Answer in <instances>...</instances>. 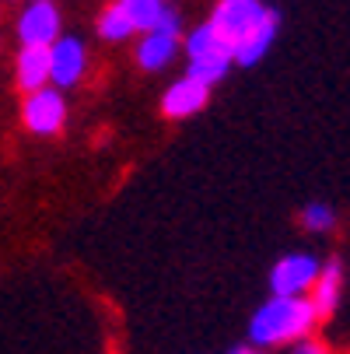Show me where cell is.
I'll list each match as a JSON object with an SVG mask.
<instances>
[{
  "instance_id": "cell-1",
  "label": "cell",
  "mask_w": 350,
  "mask_h": 354,
  "mask_svg": "<svg viewBox=\"0 0 350 354\" xmlns=\"http://www.w3.org/2000/svg\"><path fill=\"white\" fill-rule=\"evenodd\" d=\"M315 306L312 298H270L256 309L249 323L253 344H284V340H305V333L315 326Z\"/></svg>"
},
{
  "instance_id": "cell-2",
  "label": "cell",
  "mask_w": 350,
  "mask_h": 354,
  "mask_svg": "<svg viewBox=\"0 0 350 354\" xmlns=\"http://www.w3.org/2000/svg\"><path fill=\"white\" fill-rule=\"evenodd\" d=\"M266 11L270 8H263L260 0H221L211 18V28L231 46V57H235V46L266 18Z\"/></svg>"
},
{
  "instance_id": "cell-3",
  "label": "cell",
  "mask_w": 350,
  "mask_h": 354,
  "mask_svg": "<svg viewBox=\"0 0 350 354\" xmlns=\"http://www.w3.org/2000/svg\"><path fill=\"white\" fill-rule=\"evenodd\" d=\"M21 120H25V127H28L32 133H39V137L60 133V127H64V120H67V98H64V91L53 88V84H46L42 91L25 95Z\"/></svg>"
},
{
  "instance_id": "cell-4",
  "label": "cell",
  "mask_w": 350,
  "mask_h": 354,
  "mask_svg": "<svg viewBox=\"0 0 350 354\" xmlns=\"http://www.w3.org/2000/svg\"><path fill=\"white\" fill-rule=\"evenodd\" d=\"M319 270L322 267L312 252H291V257L277 260V267L270 274V288L277 298H302V291L319 281Z\"/></svg>"
},
{
  "instance_id": "cell-5",
  "label": "cell",
  "mask_w": 350,
  "mask_h": 354,
  "mask_svg": "<svg viewBox=\"0 0 350 354\" xmlns=\"http://www.w3.org/2000/svg\"><path fill=\"white\" fill-rule=\"evenodd\" d=\"M18 39H21V46L49 49V46L60 39V11L49 4V0L28 4V8L18 15Z\"/></svg>"
},
{
  "instance_id": "cell-6",
  "label": "cell",
  "mask_w": 350,
  "mask_h": 354,
  "mask_svg": "<svg viewBox=\"0 0 350 354\" xmlns=\"http://www.w3.org/2000/svg\"><path fill=\"white\" fill-rule=\"evenodd\" d=\"M84 42L74 35H60L49 46V84L53 88H74L84 74Z\"/></svg>"
},
{
  "instance_id": "cell-7",
  "label": "cell",
  "mask_w": 350,
  "mask_h": 354,
  "mask_svg": "<svg viewBox=\"0 0 350 354\" xmlns=\"http://www.w3.org/2000/svg\"><path fill=\"white\" fill-rule=\"evenodd\" d=\"M207 98H211V88H207V84H200V81H193V77H182V81H175V84L165 91L162 113H165L168 120H186V116H193V113L204 109Z\"/></svg>"
},
{
  "instance_id": "cell-8",
  "label": "cell",
  "mask_w": 350,
  "mask_h": 354,
  "mask_svg": "<svg viewBox=\"0 0 350 354\" xmlns=\"http://www.w3.org/2000/svg\"><path fill=\"white\" fill-rule=\"evenodd\" d=\"M14 84L21 91H42L49 84V49L39 46H21L18 64H14Z\"/></svg>"
},
{
  "instance_id": "cell-9",
  "label": "cell",
  "mask_w": 350,
  "mask_h": 354,
  "mask_svg": "<svg viewBox=\"0 0 350 354\" xmlns=\"http://www.w3.org/2000/svg\"><path fill=\"white\" fill-rule=\"evenodd\" d=\"M277 25H280V15L270 8V11H266V18H263L253 32H249V35L235 46V60H238V64H245V67H253V64L266 53V49H270V42H273V35H277Z\"/></svg>"
},
{
  "instance_id": "cell-10",
  "label": "cell",
  "mask_w": 350,
  "mask_h": 354,
  "mask_svg": "<svg viewBox=\"0 0 350 354\" xmlns=\"http://www.w3.org/2000/svg\"><path fill=\"white\" fill-rule=\"evenodd\" d=\"M186 53H189V60H231V64H235L231 46L211 28V21L200 25V28L186 39Z\"/></svg>"
},
{
  "instance_id": "cell-11",
  "label": "cell",
  "mask_w": 350,
  "mask_h": 354,
  "mask_svg": "<svg viewBox=\"0 0 350 354\" xmlns=\"http://www.w3.org/2000/svg\"><path fill=\"white\" fill-rule=\"evenodd\" d=\"M340 281H343V267H340V260H329V263L319 270L315 298H312V306H315V316H319V319H329V316H333L336 298H340Z\"/></svg>"
},
{
  "instance_id": "cell-12",
  "label": "cell",
  "mask_w": 350,
  "mask_h": 354,
  "mask_svg": "<svg viewBox=\"0 0 350 354\" xmlns=\"http://www.w3.org/2000/svg\"><path fill=\"white\" fill-rule=\"evenodd\" d=\"M175 49H179V39H168V35L151 32V35H144V39H140V46H137V60H140L144 71H162V67L172 64Z\"/></svg>"
},
{
  "instance_id": "cell-13",
  "label": "cell",
  "mask_w": 350,
  "mask_h": 354,
  "mask_svg": "<svg viewBox=\"0 0 350 354\" xmlns=\"http://www.w3.org/2000/svg\"><path fill=\"white\" fill-rule=\"evenodd\" d=\"M119 8L126 11L133 32H147V35L158 28V21H162V15H165L162 0H119Z\"/></svg>"
},
{
  "instance_id": "cell-14",
  "label": "cell",
  "mask_w": 350,
  "mask_h": 354,
  "mask_svg": "<svg viewBox=\"0 0 350 354\" xmlns=\"http://www.w3.org/2000/svg\"><path fill=\"white\" fill-rule=\"evenodd\" d=\"M98 35L109 39V42H119V39L133 35V25H130V18H126V11H123L119 4L106 8V15L98 18Z\"/></svg>"
},
{
  "instance_id": "cell-15",
  "label": "cell",
  "mask_w": 350,
  "mask_h": 354,
  "mask_svg": "<svg viewBox=\"0 0 350 354\" xmlns=\"http://www.w3.org/2000/svg\"><path fill=\"white\" fill-rule=\"evenodd\" d=\"M302 221L312 228V232H326V228H333V211L326 207V204H309L305 211H302Z\"/></svg>"
},
{
  "instance_id": "cell-16",
  "label": "cell",
  "mask_w": 350,
  "mask_h": 354,
  "mask_svg": "<svg viewBox=\"0 0 350 354\" xmlns=\"http://www.w3.org/2000/svg\"><path fill=\"white\" fill-rule=\"evenodd\" d=\"M155 32H158V35H168V39H179V32H182V18H179L172 8H165V15H162V21H158Z\"/></svg>"
},
{
  "instance_id": "cell-17",
  "label": "cell",
  "mask_w": 350,
  "mask_h": 354,
  "mask_svg": "<svg viewBox=\"0 0 350 354\" xmlns=\"http://www.w3.org/2000/svg\"><path fill=\"white\" fill-rule=\"evenodd\" d=\"M291 354H329L322 344H315V340H302V344H298Z\"/></svg>"
},
{
  "instance_id": "cell-18",
  "label": "cell",
  "mask_w": 350,
  "mask_h": 354,
  "mask_svg": "<svg viewBox=\"0 0 350 354\" xmlns=\"http://www.w3.org/2000/svg\"><path fill=\"white\" fill-rule=\"evenodd\" d=\"M231 354H260V351H253V347H238V351H231Z\"/></svg>"
},
{
  "instance_id": "cell-19",
  "label": "cell",
  "mask_w": 350,
  "mask_h": 354,
  "mask_svg": "<svg viewBox=\"0 0 350 354\" xmlns=\"http://www.w3.org/2000/svg\"><path fill=\"white\" fill-rule=\"evenodd\" d=\"M32 4H39V0H32Z\"/></svg>"
}]
</instances>
